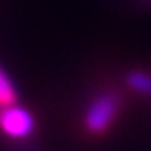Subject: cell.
Returning <instances> with one entry per match:
<instances>
[{"label":"cell","instance_id":"obj_1","mask_svg":"<svg viewBox=\"0 0 151 151\" xmlns=\"http://www.w3.org/2000/svg\"><path fill=\"white\" fill-rule=\"evenodd\" d=\"M121 110V94L117 91H102L91 100L83 115V127L91 134H102L110 129Z\"/></svg>","mask_w":151,"mask_h":151},{"label":"cell","instance_id":"obj_2","mask_svg":"<svg viewBox=\"0 0 151 151\" xmlns=\"http://www.w3.org/2000/svg\"><path fill=\"white\" fill-rule=\"evenodd\" d=\"M34 117L25 108L17 106V104L0 108V130L8 134L9 138H28L34 132Z\"/></svg>","mask_w":151,"mask_h":151},{"label":"cell","instance_id":"obj_3","mask_svg":"<svg viewBox=\"0 0 151 151\" xmlns=\"http://www.w3.org/2000/svg\"><path fill=\"white\" fill-rule=\"evenodd\" d=\"M125 83L129 85L134 93L144 94L151 98V74L142 72V70H132L125 76Z\"/></svg>","mask_w":151,"mask_h":151},{"label":"cell","instance_id":"obj_4","mask_svg":"<svg viewBox=\"0 0 151 151\" xmlns=\"http://www.w3.org/2000/svg\"><path fill=\"white\" fill-rule=\"evenodd\" d=\"M17 104V93L13 83L9 81V78L6 76L2 68H0V108H6V106H13Z\"/></svg>","mask_w":151,"mask_h":151},{"label":"cell","instance_id":"obj_5","mask_svg":"<svg viewBox=\"0 0 151 151\" xmlns=\"http://www.w3.org/2000/svg\"><path fill=\"white\" fill-rule=\"evenodd\" d=\"M19 151H38L32 144H27V145H23V147H19Z\"/></svg>","mask_w":151,"mask_h":151}]
</instances>
